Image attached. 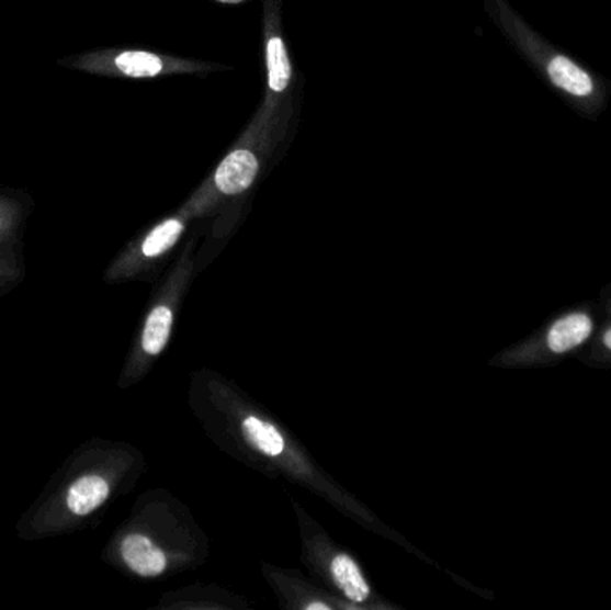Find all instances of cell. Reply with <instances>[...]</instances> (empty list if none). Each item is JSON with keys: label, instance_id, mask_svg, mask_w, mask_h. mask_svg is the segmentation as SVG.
I'll return each mask as SVG.
<instances>
[{"label": "cell", "instance_id": "3957f363", "mask_svg": "<svg viewBox=\"0 0 611 610\" xmlns=\"http://www.w3.org/2000/svg\"><path fill=\"white\" fill-rule=\"evenodd\" d=\"M290 504L297 521L301 562L309 577L335 595L342 596L358 610H403L372 586L351 550L335 541L297 499L290 498Z\"/></svg>", "mask_w": 611, "mask_h": 610}, {"label": "cell", "instance_id": "52a82bcc", "mask_svg": "<svg viewBox=\"0 0 611 610\" xmlns=\"http://www.w3.org/2000/svg\"><path fill=\"white\" fill-rule=\"evenodd\" d=\"M159 607L167 610H249L251 601L246 596L220 586V584H189V586L167 592Z\"/></svg>", "mask_w": 611, "mask_h": 610}, {"label": "cell", "instance_id": "ba28073f", "mask_svg": "<svg viewBox=\"0 0 611 610\" xmlns=\"http://www.w3.org/2000/svg\"><path fill=\"white\" fill-rule=\"evenodd\" d=\"M258 172H260V161L252 150H233L215 170V176H213L215 189L227 197L244 194L251 189Z\"/></svg>", "mask_w": 611, "mask_h": 610}, {"label": "cell", "instance_id": "7a4b0ae2", "mask_svg": "<svg viewBox=\"0 0 611 610\" xmlns=\"http://www.w3.org/2000/svg\"><path fill=\"white\" fill-rule=\"evenodd\" d=\"M212 543L189 505L159 493L150 505V519L118 541V557L140 578L170 577L195 572L206 564Z\"/></svg>", "mask_w": 611, "mask_h": 610}, {"label": "cell", "instance_id": "30bf717a", "mask_svg": "<svg viewBox=\"0 0 611 610\" xmlns=\"http://www.w3.org/2000/svg\"><path fill=\"white\" fill-rule=\"evenodd\" d=\"M111 496V484L104 476L87 475L68 489L67 505L76 516H88L101 509Z\"/></svg>", "mask_w": 611, "mask_h": 610}, {"label": "cell", "instance_id": "7c38bea8", "mask_svg": "<svg viewBox=\"0 0 611 610\" xmlns=\"http://www.w3.org/2000/svg\"><path fill=\"white\" fill-rule=\"evenodd\" d=\"M267 68H269L270 90L275 93L284 92L292 79V65L280 36H270L267 42Z\"/></svg>", "mask_w": 611, "mask_h": 610}, {"label": "cell", "instance_id": "4fadbf2b", "mask_svg": "<svg viewBox=\"0 0 611 610\" xmlns=\"http://www.w3.org/2000/svg\"><path fill=\"white\" fill-rule=\"evenodd\" d=\"M115 65L127 78H155L163 70L161 58L144 50H127L118 54Z\"/></svg>", "mask_w": 611, "mask_h": 610}, {"label": "cell", "instance_id": "5b68a950", "mask_svg": "<svg viewBox=\"0 0 611 610\" xmlns=\"http://www.w3.org/2000/svg\"><path fill=\"white\" fill-rule=\"evenodd\" d=\"M199 272L195 242H189L179 255L178 262L173 263L169 274L165 276L161 289L145 315L138 339V354L144 365H149L165 353L172 339L179 312L183 308L184 300L189 296L193 281L197 280Z\"/></svg>", "mask_w": 611, "mask_h": 610}, {"label": "cell", "instance_id": "5bb4252c", "mask_svg": "<svg viewBox=\"0 0 611 610\" xmlns=\"http://www.w3.org/2000/svg\"><path fill=\"white\" fill-rule=\"evenodd\" d=\"M604 344H607L608 348L611 349V330L608 331L607 335H604Z\"/></svg>", "mask_w": 611, "mask_h": 610}, {"label": "cell", "instance_id": "8992f818", "mask_svg": "<svg viewBox=\"0 0 611 610\" xmlns=\"http://www.w3.org/2000/svg\"><path fill=\"white\" fill-rule=\"evenodd\" d=\"M260 573L283 610H358L297 567L275 566L263 561Z\"/></svg>", "mask_w": 611, "mask_h": 610}, {"label": "cell", "instance_id": "6da1fadb", "mask_svg": "<svg viewBox=\"0 0 611 610\" xmlns=\"http://www.w3.org/2000/svg\"><path fill=\"white\" fill-rule=\"evenodd\" d=\"M189 407L207 439L222 453L270 479L298 485L366 532L376 533L420 561H433L386 524L371 507L346 489L315 461L278 416L270 413L238 383L212 368L190 374Z\"/></svg>", "mask_w": 611, "mask_h": 610}, {"label": "cell", "instance_id": "9c48e42d", "mask_svg": "<svg viewBox=\"0 0 611 610\" xmlns=\"http://www.w3.org/2000/svg\"><path fill=\"white\" fill-rule=\"evenodd\" d=\"M189 224V215L170 217L159 223L156 228L147 233V237L140 244V258L145 263L159 262L169 257L173 249L178 248Z\"/></svg>", "mask_w": 611, "mask_h": 610}, {"label": "cell", "instance_id": "277c9868", "mask_svg": "<svg viewBox=\"0 0 611 610\" xmlns=\"http://www.w3.org/2000/svg\"><path fill=\"white\" fill-rule=\"evenodd\" d=\"M502 24L513 44L524 54L534 70L547 81L556 92L581 108L585 113H597L607 101V88L576 64L570 56L545 42L536 31L520 20L506 4H501Z\"/></svg>", "mask_w": 611, "mask_h": 610}, {"label": "cell", "instance_id": "8fae6325", "mask_svg": "<svg viewBox=\"0 0 611 610\" xmlns=\"http://www.w3.org/2000/svg\"><path fill=\"white\" fill-rule=\"evenodd\" d=\"M592 334V320L585 314L567 315L548 331V348L554 353H565L581 344Z\"/></svg>", "mask_w": 611, "mask_h": 610}]
</instances>
